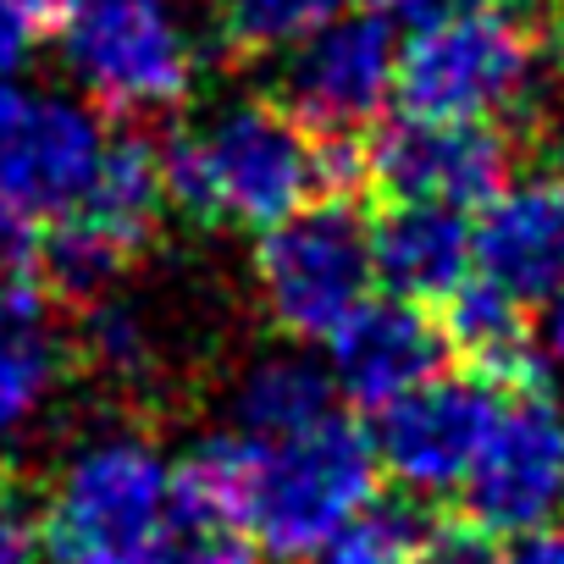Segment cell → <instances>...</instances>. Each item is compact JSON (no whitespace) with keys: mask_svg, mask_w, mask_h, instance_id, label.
Segmentation results:
<instances>
[{"mask_svg":"<svg viewBox=\"0 0 564 564\" xmlns=\"http://www.w3.org/2000/svg\"><path fill=\"white\" fill-rule=\"evenodd\" d=\"M177 520V459L133 426H106L84 437L51 481V564H166Z\"/></svg>","mask_w":564,"mask_h":564,"instance_id":"3957f363","label":"cell"},{"mask_svg":"<svg viewBox=\"0 0 564 564\" xmlns=\"http://www.w3.org/2000/svg\"><path fill=\"white\" fill-rule=\"evenodd\" d=\"M498 553L487 547V531L470 520H454V525H426V536H421V547H415V558L410 564H492Z\"/></svg>","mask_w":564,"mask_h":564,"instance_id":"603a6c76","label":"cell"},{"mask_svg":"<svg viewBox=\"0 0 564 564\" xmlns=\"http://www.w3.org/2000/svg\"><path fill=\"white\" fill-rule=\"evenodd\" d=\"M7 7H12V12H23L34 29H62V23L84 7V0H7Z\"/></svg>","mask_w":564,"mask_h":564,"instance_id":"4316f807","label":"cell"},{"mask_svg":"<svg viewBox=\"0 0 564 564\" xmlns=\"http://www.w3.org/2000/svg\"><path fill=\"white\" fill-rule=\"evenodd\" d=\"M166 161V194L205 227L265 232L300 205L322 199V139L282 106L238 95L183 122Z\"/></svg>","mask_w":564,"mask_h":564,"instance_id":"7a4b0ae2","label":"cell"},{"mask_svg":"<svg viewBox=\"0 0 564 564\" xmlns=\"http://www.w3.org/2000/svg\"><path fill=\"white\" fill-rule=\"evenodd\" d=\"M73 89L122 122L177 111L199 84V40L177 0H84L62 23Z\"/></svg>","mask_w":564,"mask_h":564,"instance_id":"5b68a950","label":"cell"},{"mask_svg":"<svg viewBox=\"0 0 564 564\" xmlns=\"http://www.w3.org/2000/svg\"><path fill=\"white\" fill-rule=\"evenodd\" d=\"M371 265L377 289L415 300V305H443L454 289L476 276V238L465 210L443 205H399L371 221Z\"/></svg>","mask_w":564,"mask_h":564,"instance_id":"9a60e30c","label":"cell"},{"mask_svg":"<svg viewBox=\"0 0 564 564\" xmlns=\"http://www.w3.org/2000/svg\"><path fill=\"white\" fill-rule=\"evenodd\" d=\"M338 415V382L327 360L305 349H271L243 366L227 399V426L238 437H289Z\"/></svg>","mask_w":564,"mask_h":564,"instance_id":"ac0fdd59","label":"cell"},{"mask_svg":"<svg viewBox=\"0 0 564 564\" xmlns=\"http://www.w3.org/2000/svg\"><path fill=\"white\" fill-rule=\"evenodd\" d=\"M254 294L289 344H327L377 294L371 221L338 194L300 205L260 232Z\"/></svg>","mask_w":564,"mask_h":564,"instance_id":"8992f818","label":"cell"},{"mask_svg":"<svg viewBox=\"0 0 564 564\" xmlns=\"http://www.w3.org/2000/svg\"><path fill=\"white\" fill-rule=\"evenodd\" d=\"M355 0H216V40L232 56H289Z\"/></svg>","mask_w":564,"mask_h":564,"instance_id":"ffe728a7","label":"cell"},{"mask_svg":"<svg viewBox=\"0 0 564 564\" xmlns=\"http://www.w3.org/2000/svg\"><path fill=\"white\" fill-rule=\"evenodd\" d=\"M23 271H34V265L23 260V238L0 227V289H7L12 276H23Z\"/></svg>","mask_w":564,"mask_h":564,"instance_id":"83f0119b","label":"cell"},{"mask_svg":"<svg viewBox=\"0 0 564 564\" xmlns=\"http://www.w3.org/2000/svg\"><path fill=\"white\" fill-rule=\"evenodd\" d=\"M67 338L45 311L40 276L23 271L0 289V448L29 437L62 393Z\"/></svg>","mask_w":564,"mask_h":564,"instance_id":"2e32d148","label":"cell"},{"mask_svg":"<svg viewBox=\"0 0 564 564\" xmlns=\"http://www.w3.org/2000/svg\"><path fill=\"white\" fill-rule=\"evenodd\" d=\"M476 276L514 294L520 305H542L564 289V172L509 177L476 216Z\"/></svg>","mask_w":564,"mask_h":564,"instance_id":"5bb4252c","label":"cell"},{"mask_svg":"<svg viewBox=\"0 0 564 564\" xmlns=\"http://www.w3.org/2000/svg\"><path fill=\"white\" fill-rule=\"evenodd\" d=\"M111 133L106 117L56 84H0V227L29 238L45 232L89 188Z\"/></svg>","mask_w":564,"mask_h":564,"instance_id":"ba28073f","label":"cell"},{"mask_svg":"<svg viewBox=\"0 0 564 564\" xmlns=\"http://www.w3.org/2000/svg\"><path fill=\"white\" fill-rule=\"evenodd\" d=\"M73 355L111 388H144L161 366V333L128 294H95L84 300V316L73 327Z\"/></svg>","mask_w":564,"mask_h":564,"instance_id":"d6986e66","label":"cell"},{"mask_svg":"<svg viewBox=\"0 0 564 564\" xmlns=\"http://www.w3.org/2000/svg\"><path fill=\"white\" fill-rule=\"evenodd\" d=\"M492 7H503V12H514V18H542V12H553V7H564V0H492Z\"/></svg>","mask_w":564,"mask_h":564,"instance_id":"f546056e","label":"cell"},{"mask_svg":"<svg viewBox=\"0 0 564 564\" xmlns=\"http://www.w3.org/2000/svg\"><path fill=\"white\" fill-rule=\"evenodd\" d=\"M371 7L388 12V18H426V12L448 7V0H371Z\"/></svg>","mask_w":564,"mask_h":564,"instance_id":"f1b7e54d","label":"cell"},{"mask_svg":"<svg viewBox=\"0 0 564 564\" xmlns=\"http://www.w3.org/2000/svg\"><path fill=\"white\" fill-rule=\"evenodd\" d=\"M177 476L232 514L260 553L316 558L322 542L377 492V448L344 410L289 432V437H238L232 426L205 437L177 459Z\"/></svg>","mask_w":564,"mask_h":564,"instance_id":"6da1fadb","label":"cell"},{"mask_svg":"<svg viewBox=\"0 0 564 564\" xmlns=\"http://www.w3.org/2000/svg\"><path fill=\"white\" fill-rule=\"evenodd\" d=\"M465 509L487 536H520L564 520V399L503 388L465 476Z\"/></svg>","mask_w":564,"mask_h":564,"instance_id":"9c48e42d","label":"cell"},{"mask_svg":"<svg viewBox=\"0 0 564 564\" xmlns=\"http://www.w3.org/2000/svg\"><path fill=\"white\" fill-rule=\"evenodd\" d=\"M536 355L542 366H558L564 371V289H553L542 305H536Z\"/></svg>","mask_w":564,"mask_h":564,"instance_id":"484cf974","label":"cell"},{"mask_svg":"<svg viewBox=\"0 0 564 564\" xmlns=\"http://www.w3.org/2000/svg\"><path fill=\"white\" fill-rule=\"evenodd\" d=\"M492 564H564V520L509 536V547H503Z\"/></svg>","mask_w":564,"mask_h":564,"instance_id":"d4e9b609","label":"cell"},{"mask_svg":"<svg viewBox=\"0 0 564 564\" xmlns=\"http://www.w3.org/2000/svg\"><path fill=\"white\" fill-rule=\"evenodd\" d=\"M322 349H327L322 360L338 382V399L371 415L415 393L421 382L443 377V360H448L443 322L426 305L399 300V294H371Z\"/></svg>","mask_w":564,"mask_h":564,"instance_id":"4fadbf2b","label":"cell"},{"mask_svg":"<svg viewBox=\"0 0 564 564\" xmlns=\"http://www.w3.org/2000/svg\"><path fill=\"white\" fill-rule=\"evenodd\" d=\"M437 322H443L448 355H459L470 366V377H481L492 388H520L542 366L531 311L514 294L481 282V276H470L465 289H454L443 300V316Z\"/></svg>","mask_w":564,"mask_h":564,"instance_id":"e0dca14e","label":"cell"},{"mask_svg":"<svg viewBox=\"0 0 564 564\" xmlns=\"http://www.w3.org/2000/svg\"><path fill=\"white\" fill-rule=\"evenodd\" d=\"M399 89V34L388 12H344L282 56L276 100L322 139H360Z\"/></svg>","mask_w":564,"mask_h":564,"instance_id":"30bf717a","label":"cell"},{"mask_svg":"<svg viewBox=\"0 0 564 564\" xmlns=\"http://www.w3.org/2000/svg\"><path fill=\"white\" fill-rule=\"evenodd\" d=\"M29 62H34V23L0 0V84H7V78H23Z\"/></svg>","mask_w":564,"mask_h":564,"instance_id":"cb8c5ba5","label":"cell"},{"mask_svg":"<svg viewBox=\"0 0 564 564\" xmlns=\"http://www.w3.org/2000/svg\"><path fill=\"white\" fill-rule=\"evenodd\" d=\"M426 536V520L410 498L371 492L316 553V564H410Z\"/></svg>","mask_w":564,"mask_h":564,"instance_id":"44dd1931","label":"cell"},{"mask_svg":"<svg viewBox=\"0 0 564 564\" xmlns=\"http://www.w3.org/2000/svg\"><path fill=\"white\" fill-rule=\"evenodd\" d=\"M366 177L399 205L481 210L509 183V139L498 122L399 117L366 144Z\"/></svg>","mask_w":564,"mask_h":564,"instance_id":"8fae6325","label":"cell"},{"mask_svg":"<svg viewBox=\"0 0 564 564\" xmlns=\"http://www.w3.org/2000/svg\"><path fill=\"white\" fill-rule=\"evenodd\" d=\"M166 161L139 133H111L89 188L73 199L67 216H56L40 232L34 276L62 300H95L111 294L117 276L150 249L161 216H166Z\"/></svg>","mask_w":564,"mask_h":564,"instance_id":"52a82bcc","label":"cell"},{"mask_svg":"<svg viewBox=\"0 0 564 564\" xmlns=\"http://www.w3.org/2000/svg\"><path fill=\"white\" fill-rule=\"evenodd\" d=\"M0 564H51L45 503L12 470H0Z\"/></svg>","mask_w":564,"mask_h":564,"instance_id":"7402d4cb","label":"cell"},{"mask_svg":"<svg viewBox=\"0 0 564 564\" xmlns=\"http://www.w3.org/2000/svg\"><path fill=\"white\" fill-rule=\"evenodd\" d=\"M492 404L498 393L481 377H432L415 393L393 399L388 410H377V426H371L382 476H393L404 498L465 492Z\"/></svg>","mask_w":564,"mask_h":564,"instance_id":"7c38bea8","label":"cell"},{"mask_svg":"<svg viewBox=\"0 0 564 564\" xmlns=\"http://www.w3.org/2000/svg\"><path fill=\"white\" fill-rule=\"evenodd\" d=\"M542 89V45L525 18L492 0H448L415 18L399 40L393 100L410 117L443 122H503Z\"/></svg>","mask_w":564,"mask_h":564,"instance_id":"277c9868","label":"cell"}]
</instances>
